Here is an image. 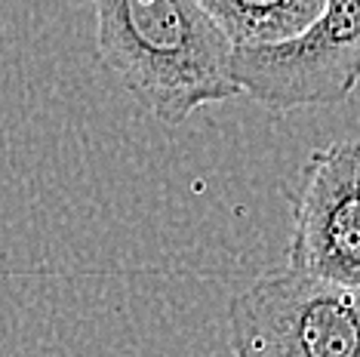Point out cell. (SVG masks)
Instances as JSON below:
<instances>
[{"instance_id": "obj_1", "label": "cell", "mask_w": 360, "mask_h": 357, "mask_svg": "<svg viewBox=\"0 0 360 357\" xmlns=\"http://www.w3.org/2000/svg\"><path fill=\"white\" fill-rule=\"evenodd\" d=\"M96 13L102 65L136 105L182 124L203 105L240 96L231 74V40L200 0H86Z\"/></svg>"}, {"instance_id": "obj_2", "label": "cell", "mask_w": 360, "mask_h": 357, "mask_svg": "<svg viewBox=\"0 0 360 357\" xmlns=\"http://www.w3.org/2000/svg\"><path fill=\"white\" fill-rule=\"evenodd\" d=\"M228 345L234 357H360V287L265 274L228 305Z\"/></svg>"}, {"instance_id": "obj_3", "label": "cell", "mask_w": 360, "mask_h": 357, "mask_svg": "<svg viewBox=\"0 0 360 357\" xmlns=\"http://www.w3.org/2000/svg\"><path fill=\"white\" fill-rule=\"evenodd\" d=\"M231 74L240 96L268 111L345 102L360 84V0H326L299 34L234 46Z\"/></svg>"}, {"instance_id": "obj_4", "label": "cell", "mask_w": 360, "mask_h": 357, "mask_svg": "<svg viewBox=\"0 0 360 357\" xmlns=\"http://www.w3.org/2000/svg\"><path fill=\"white\" fill-rule=\"evenodd\" d=\"M286 197L292 216L286 268L360 287V139L311 151Z\"/></svg>"}, {"instance_id": "obj_5", "label": "cell", "mask_w": 360, "mask_h": 357, "mask_svg": "<svg viewBox=\"0 0 360 357\" xmlns=\"http://www.w3.org/2000/svg\"><path fill=\"white\" fill-rule=\"evenodd\" d=\"M323 4L326 0H200L231 46L277 44L299 34Z\"/></svg>"}]
</instances>
